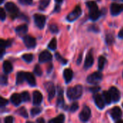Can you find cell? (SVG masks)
Wrapping results in <instances>:
<instances>
[{"label":"cell","instance_id":"cell-39","mask_svg":"<svg viewBox=\"0 0 123 123\" xmlns=\"http://www.w3.org/2000/svg\"><path fill=\"white\" fill-rule=\"evenodd\" d=\"M8 81V78L6 75H2L1 77V85H6Z\"/></svg>","mask_w":123,"mask_h":123},{"label":"cell","instance_id":"cell-52","mask_svg":"<svg viewBox=\"0 0 123 123\" xmlns=\"http://www.w3.org/2000/svg\"></svg>","mask_w":123,"mask_h":123},{"label":"cell","instance_id":"cell-9","mask_svg":"<svg viewBox=\"0 0 123 123\" xmlns=\"http://www.w3.org/2000/svg\"><path fill=\"white\" fill-rule=\"evenodd\" d=\"M24 43L25 46L27 48H33L36 46V40L35 39L30 36V35H26L23 38Z\"/></svg>","mask_w":123,"mask_h":123},{"label":"cell","instance_id":"cell-28","mask_svg":"<svg viewBox=\"0 0 123 123\" xmlns=\"http://www.w3.org/2000/svg\"><path fill=\"white\" fill-rule=\"evenodd\" d=\"M12 44V40H1L0 42V48H6L7 47H9Z\"/></svg>","mask_w":123,"mask_h":123},{"label":"cell","instance_id":"cell-31","mask_svg":"<svg viewBox=\"0 0 123 123\" xmlns=\"http://www.w3.org/2000/svg\"><path fill=\"white\" fill-rule=\"evenodd\" d=\"M106 43L108 44V45H112L114 42H115V37H114V35L111 33L110 34H107L106 35Z\"/></svg>","mask_w":123,"mask_h":123},{"label":"cell","instance_id":"cell-25","mask_svg":"<svg viewBox=\"0 0 123 123\" xmlns=\"http://www.w3.org/2000/svg\"><path fill=\"white\" fill-rule=\"evenodd\" d=\"M103 97H104V99H105V102L107 105L111 104V102L112 101V96H111V94L110 93V92L105 91L103 92Z\"/></svg>","mask_w":123,"mask_h":123},{"label":"cell","instance_id":"cell-12","mask_svg":"<svg viewBox=\"0 0 123 123\" xmlns=\"http://www.w3.org/2000/svg\"><path fill=\"white\" fill-rule=\"evenodd\" d=\"M110 115L112 117V119L115 120H117L120 119L123 115V112H122L121 109L118 107H113L110 111Z\"/></svg>","mask_w":123,"mask_h":123},{"label":"cell","instance_id":"cell-14","mask_svg":"<svg viewBox=\"0 0 123 123\" xmlns=\"http://www.w3.org/2000/svg\"><path fill=\"white\" fill-rule=\"evenodd\" d=\"M94 64V56H93V50H90L88 55L86 57V60L84 62V68H89Z\"/></svg>","mask_w":123,"mask_h":123},{"label":"cell","instance_id":"cell-45","mask_svg":"<svg viewBox=\"0 0 123 123\" xmlns=\"http://www.w3.org/2000/svg\"><path fill=\"white\" fill-rule=\"evenodd\" d=\"M100 89V87L99 86H94V87H92V88H89V90L93 92V93H97V92H99Z\"/></svg>","mask_w":123,"mask_h":123},{"label":"cell","instance_id":"cell-36","mask_svg":"<svg viewBox=\"0 0 123 123\" xmlns=\"http://www.w3.org/2000/svg\"><path fill=\"white\" fill-rule=\"evenodd\" d=\"M55 58H56V59H57V61H60L61 63H63V64H66V63H67V60L66 59H65V58H62L61 56V55L59 54V53H55Z\"/></svg>","mask_w":123,"mask_h":123},{"label":"cell","instance_id":"cell-6","mask_svg":"<svg viewBox=\"0 0 123 123\" xmlns=\"http://www.w3.org/2000/svg\"><path fill=\"white\" fill-rule=\"evenodd\" d=\"M34 20L37 27L40 29H43L45 26L46 18L44 15L40 14H35L34 15Z\"/></svg>","mask_w":123,"mask_h":123},{"label":"cell","instance_id":"cell-21","mask_svg":"<svg viewBox=\"0 0 123 123\" xmlns=\"http://www.w3.org/2000/svg\"><path fill=\"white\" fill-rule=\"evenodd\" d=\"M13 70V66L9 61H5L3 63V71L5 74H9Z\"/></svg>","mask_w":123,"mask_h":123},{"label":"cell","instance_id":"cell-35","mask_svg":"<svg viewBox=\"0 0 123 123\" xmlns=\"http://www.w3.org/2000/svg\"><path fill=\"white\" fill-rule=\"evenodd\" d=\"M34 73H35L37 76H39L42 75V74H43L42 69H41L40 66L38 64H37V65L35 66V68H34Z\"/></svg>","mask_w":123,"mask_h":123},{"label":"cell","instance_id":"cell-22","mask_svg":"<svg viewBox=\"0 0 123 123\" xmlns=\"http://www.w3.org/2000/svg\"><path fill=\"white\" fill-rule=\"evenodd\" d=\"M25 80V72L19 71L17 74L16 77V84H21L23 83V81Z\"/></svg>","mask_w":123,"mask_h":123},{"label":"cell","instance_id":"cell-37","mask_svg":"<svg viewBox=\"0 0 123 123\" xmlns=\"http://www.w3.org/2000/svg\"><path fill=\"white\" fill-rule=\"evenodd\" d=\"M49 28H50V30L51 31V32H53V33H57L58 32V27L55 24L50 25Z\"/></svg>","mask_w":123,"mask_h":123},{"label":"cell","instance_id":"cell-48","mask_svg":"<svg viewBox=\"0 0 123 123\" xmlns=\"http://www.w3.org/2000/svg\"><path fill=\"white\" fill-rule=\"evenodd\" d=\"M81 62V55H79V59H78V61H77V64L79 65Z\"/></svg>","mask_w":123,"mask_h":123},{"label":"cell","instance_id":"cell-27","mask_svg":"<svg viewBox=\"0 0 123 123\" xmlns=\"http://www.w3.org/2000/svg\"><path fill=\"white\" fill-rule=\"evenodd\" d=\"M50 0H40L39 4V9L42 11L45 10L46 7L49 5Z\"/></svg>","mask_w":123,"mask_h":123},{"label":"cell","instance_id":"cell-40","mask_svg":"<svg viewBox=\"0 0 123 123\" xmlns=\"http://www.w3.org/2000/svg\"><path fill=\"white\" fill-rule=\"evenodd\" d=\"M0 18H1V21H4L6 18V12L3 8L0 9Z\"/></svg>","mask_w":123,"mask_h":123},{"label":"cell","instance_id":"cell-43","mask_svg":"<svg viewBox=\"0 0 123 123\" xmlns=\"http://www.w3.org/2000/svg\"><path fill=\"white\" fill-rule=\"evenodd\" d=\"M14 121V118L12 116H8L4 119V123H12Z\"/></svg>","mask_w":123,"mask_h":123},{"label":"cell","instance_id":"cell-29","mask_svg":"<svg viewBox=\"0 0 123 123\" xmlns=\"http://www.w3.org/2000/svg\"><path fill=\"white\" fill-rule=\"evenodd\" d=\"M17 113L18 115H19L20 116L25 117V118H27L28 117V114H27V110H25V107H20L19 109H18L17 110Z\"/></svg>","mask_w":123,"mask_h":123},{"label":"cell","instance_id":"cell-20","mask_svg":"<svg viewBox=\"0 0 123 123\" xmlns=\"http://www.w3.org/2000/svg\"><path fill=\"white\" fill-rule=\"evenodd\" d=\"M27 30H28L27 25L24 24V25H21L18 26L17 27H16L15 31H16V32H17L18 35H22L25 34V33L27 32Z\"/></svg>","mask_w":123,"mask_h":123},{"label":"cell","instance_id":"cell-15","mask_svg":"<svg viewBox=\"0 0 123 123\" xmlns=\"http://www.w3.org/2000/svg\"><path fill=\"white\" fill-rule=\"evenodd\" d=\"M110 93L111 94L112 98V101L117 102L120 100V92L118 90L117 88L115 87V86H112L110 89Z\"/></svg>","mask_w":123,"mask_h":123},{"label":"cell","instance_id":"cell-42","mask_svg":"<svg viewBox=\"0 0 123 123\" xmlns=\"http://www.w3.org/2000/svg\"><path fill=\"white\" fill-rule=\"evenodd\" d=\"M7 104H8V100L7 99H4L3 97L0 98V105H1V107H4Z\"/></svg>","mask_w":123,"mask_h":123},{"label":"cell","instance_id":"cell-24","mask_svg":"<svg viewBox=\"0 0 123 123\" xmlns=\"http://www.w3.org/2000/svg\"><path fill=\"white\" fill-rule=\"evenodd\" d=\"M65 120V115L63 114L59 115L58 116H57L56 117H55L54 119H52L49 121L50 123H63Z\"/></svg>","mask_w":123,"mask_h":123},{"label":"cell","instance_id":"cell-2","mask_svg":"<svg viewBox=\"0 0 123 123\" xmlns=\"http://www.w3.org/2000/svg\"><path fill=\"white\" fill-rule=\"evenodd\" d=\"M83 93V87L81 85H76L68 88L67 90V96L71 100H76L79 99Z\"/></svg>","mask_w":123,"mask_h":123},{"label":"cell","instance_id":"cell-8","mask_svg":"<svg viewBox=\"0 0 123 123\" xmlns=\"http://www.w3.org/2000/svg\"><path fill=\"white\" fill-rule=\"evenodd\" d=\"M94 102L97 105V107L100 109V110H102L105 108V99L102 97V96L98 93H95V94L94 95Z\"/></svg>","mask_w":123,"mask_h":123},{"label":"cell","instance_id":"cell-26","mask_svg":"<svg viewBox=\"0 0 123 123\" xmlns=\"http://www.w3.org/2000/svg\"><path fill=\"white\" fill-rule=\"evenodd\" d=\"M106 63V59L104 56H99L98 60V68L99 71H102L105 68V65Z\"/></svg>","mask_w":123,"mask_h":123},{"label":"cell","instance_id":"cell-47","mask_svg":"<svg viewBox=\"0 0 123 123\" xmlns=\"http://www.w3.org/2000/svg\"><path fill=\"white\" fill-rule=\"evenodd\" d=\"M37 123H45V120L43 119V118H40V119H37Z\"/></svg>","mask_w":123,"mask_h":123},{"label":"cell","instance_id":"cell-18","mask_svg":"<svg viewBox=\"0 0 123 123\" xmlns=\"http://www.w3.org/2000/svg\"><path fill=\"white\" fill-rule=\"evenodd\" d=\"M11 102L12 103L15 105V106H18L21 104L22 101V96L17 93H14L12 95L11 97Z\"/></svg>","mask_w":123,"mask_h":123},{"label":"cell","instance_id":"cell-41","mask_svg":"<svg viewBox=\"0 0 123 123\" xmlns=\"http://www.w3.org/2000/svg\"><path fill=\"white\" fill-rule=\"evenodd\" d=\"M19 2L23 5H30L32 3V0H19Z\"/></svg>","mask_w":123,"mask_h":123},{"label":"cell","instance_id":"cell-11","mask_svg":"<svg viewBox=\"0 0 123 123\" xmlns=\"http://www.w3.org/2000/svg\"><path fill=\"white\" fill-rule=\"evenodd\" d=\"M110 12L112 15H118L120 13L123 12V4L112 3L110 7Z\"/></svg>","mask_w":123,"mask_h":123},{"label":"cell","instance_id":"cell-46","mask_svg":"<svg viewBox=\"0 0 123 123\" xmlns=\"http://www.w3.org/2000/svg\"><path fill=\"white\" fill-rule=\"evenodd\" d=\"M118 36H119V37H120V38H123V29H121L120 31L119 32Z\"/></svg>","mask_w":123,"mask_h":123},{"label":"cell","instance_id":"cell-13","mask_svg":"<svg viewBox=\"0 0 123 123\" xmlns=\"http://www.w3.org/2000/svg\"><path fill=\"white\" fill-rule=\"evenodd\" d=\"M38 59L40 63H45V62L49 61L52 59V55L49 51L43 50V52H41L40 53Z\"/></svg>","mask_w":123,"mask_h":123},{"label":"cell","instance_id":"cell-19","mask_svg":"<svg viewBox=\"0 0 123 123\" xmlns=\"http://www.w3.org/2000/svg\"><path fill=\"white\" fill-rule=\"evenodd\" d=\"M73 71L70 68H66L63 71V77L66 83H69L73 79Z\"/></svg>","mask_w":123,"mask_h":123},{"label":"cell","instance_id":"cell-1","mask_svg":"<svg viewBox=\"0 0 123 123\" xmlns=\"http://www.w3.org/2000/svg\"><path fill=\"white\" fill-rule=\"evenodd\" d=\"M86 6L89 9V17L92 20H97L101 16V12L99 11L98 6L95 1H89L86 2Z\"/></svg>","mask_w":123,"mask_h":123},{"label":"cell","instance_id":"cell-3","mask_svg":"<svg viewBox=\"0 0 123 123\" xmlns=\"http://www.w3.org/2000/svg\"><path fill=\"white\" fill-rule=\"evenodd\" d=\"M5 8H6V10L9 14L10 17L12 19L17 17V16H18V14L19 13V10L18 7L17 6V5L14 3H13L12 1L6 2L5 4Z\"/></svg>","mask_w":123,"mask_h":123},{"label":"cell","instance_id":"cell-50","mask_svg":"<svg viewBox=\"0 0 123 123\" xmlns=\"http://www.w3.org/2000/svg\"><path fill=\"white\" fill-rule=\"evenodd\" d=\"M57 3H61V2H62L63 1V0H55Z\"/></svg>","mask_w":123,"mask_h":123},{"label":"cell","instance_id":"cell-32","mask_svg":"<svg viewBox=\"0 0 123 123\" xmlns=\"http://www.w3.org/2000/svg\"><path fill=\"white\" fill-rule=\"evenodd\" d=\"M48 48L50 50H55L57 48V41L55 38H53L48 44Z\"/></svg>","mask_w":123,"mask_h":123},{"label":"cell","instance_id":"cell-33","mask_svg":"<svg viewBox=\"0 0 123 123\" xmlns=\"http://www.w3.org/2000/svg\"><path fill=\"white\" fill-rule=\"evenodd\" d=\"M21 96H22V100H23L24 102H25L30 101V94H29L27 92H22Z\"/></svg>","mask_w":123,"mask_h":123},{"label":"cell","instance_id":"cell-23","mask_svg":"<svg viewBox=\"0 0 123 123\" xmlns=\"http://www.w3.org/2000/svg\"><path fill=\"white\" fill-rule=\"evenodd\" d=\"M64 103V98H63V91L60 88L59 92H58V101H57V105L58 107L63 106Z\"/></svg>","mask_w":123,"mask_h":123},{"label":"cell","instance_id":"cell-5","mask_svg":"<svg viewBox=\"0 0 123 123\" xmlns=\"http://www.w3.org/2000/svg\"><path fill=\"white\" fill-rule=\"evenodd\" d=\"M81 13H82L81 8L79 5H77L74 8V9L68 14V16H67L68 21H69V22H74V20H76V19H78L81 15Z\"/></svg>","mask_w":123,"mask_h":123},{"label":"cell","instance_id":"cell-51","mask_svg":"<svg viewBox=\"0 0 123 123\" xmlns=\"http://www.w3.org/2000/svg\"><path fill=\"white\" fill-rule=\"evenodd\" d=\"M3 1H4V0H0V3H1V4L3 3Z\"/></svg>","mask_w":123,"mask_h":123},{"label":"cell","instance_id":"cell-30","mask_svg":"<svg viewBox=\"0 0 123 123\" xmlns=\"http://www.w3.org/2000/svg\"><path fill=\"white\" fill-rule=\"evenodd\" d=\"M22 58L27 63H30L33 60V55L31 53H26V54H24Z\"/></svg>","mask_w":123,"mask_h":123},{"label":"cell","instance_id":"cell-7","mask_svg":"<svg viewBox=\"0 0 123 123\" xmlns=\"http://www.w3.org/2000/svg\"><path fill=\"white\" fill-rule=\"evenodd\" d=\"M91 117V110L88 106H84L81 113L79 114V118L82 122H86Z\"/></svg>","mask_w":123,"mask_h":123},{"label":"cell","instance_id":"cell-10","mask_svg":"<svg viewBox=\"0 0 123 123\" xmlns=\"http://www.w3.org/2000/svg\"><path fill=\"white\" fill-rule=\"evenodd\" d=\"M45 88L47 89V92L48 93V100L50 102L55 97V89L53 83L48 82L45 84Z\"/></svg>","mask_w":123,"mask_h":123},{"label":"cell","instance_id":"cell-44","mask_svg":"<svg viewBox=\"0 0 123 123\" xmlns=\"http://www.w3.org/2000/svg\"><path fill=\"white\" fill-rule=\"evenodd\" d=\"M89 30H92L94 32H99V27H97L95 25H92L89 28Z\"/></svg>","mask_w":123,"mask_h":123},{"label":"cell","instance_id":"cell-49","mask_svg":"<svg viewBox=\"0 0 123 123\" xmlns=\"http://www.w3.org/2000/svg\"><path fill=\"white\" fill-rule=\"evenodd\" d=\"M116 123H123V120H120V119H119V120H116Z\"/></svg>","mask_w":123,"mask_h":123},{"label":"cell","instance_id":"cell-38","mask_svg":"<svg viewBox=\"0 0 123 123\" xmlns=\"http://www.w3.org/2000/svg\"><path fill=\"white\" fill-rule=\"evenodd\" d=\"M79 109V104L77 102H74L71 105V106L70 107V111L71 112H76L77 110Z\"/></svg>","mask_w":123,"mask_h":123},{"label":"cell","instance_id":"cell-16","mask_svg":"<svg viewBox=\"0 0 123 123\" xmlns=\"http://www.w3.org/2000/svg\"><path fill=\"white\" fill-rule=\"evenodd\" d=\"M42 101H43V94L38 91H35L33 92V99H32L33 105L37 106L41 104Z\"/></svg>","mask_w":123,"mask_h":123},{"label":"cell","instance_id":"cell-17","mask_svg":"<svg viewBox=\"0 0 123 123\" xmlns=\"http://www.w3.org/2000/svg\"><path fill=\"white\" fill-rule=\"evenodd\" d=\"M25 81L31 86H35L36 85V80L34 75L30 72H25Z\"/></svg>","mask_w":123,"mask_h":123},{"label":"cell","instance_id":"cell-4","mask_svg":"<svg viewBox=\"0 0 123 123\" xmlns=\"http://www.w3.org/2000/svg\"><path fill=\"white\" fill-rule=\"evenodd\" d=\"M103 75L100 71H96L87 77V82L90 84H98L102 80Z\"/></svg>","mask_w":123,"mask_h":123},{"label":"cell","instance_id":"cell-34","mask_svg":"<svg viewBox=\"0 0 123 123\" xmlns=\"http://www.w3.org/2000/svg\"><path fill=\"white\" fill-rule=\"evenodd\" d=\"M41 109L39 108V107H34L30 111V113H31V115L32 116H36L37 115H39L40 112H41Z\"/></svg>","mask_w":123,"mask_h":123}]
</instances>
